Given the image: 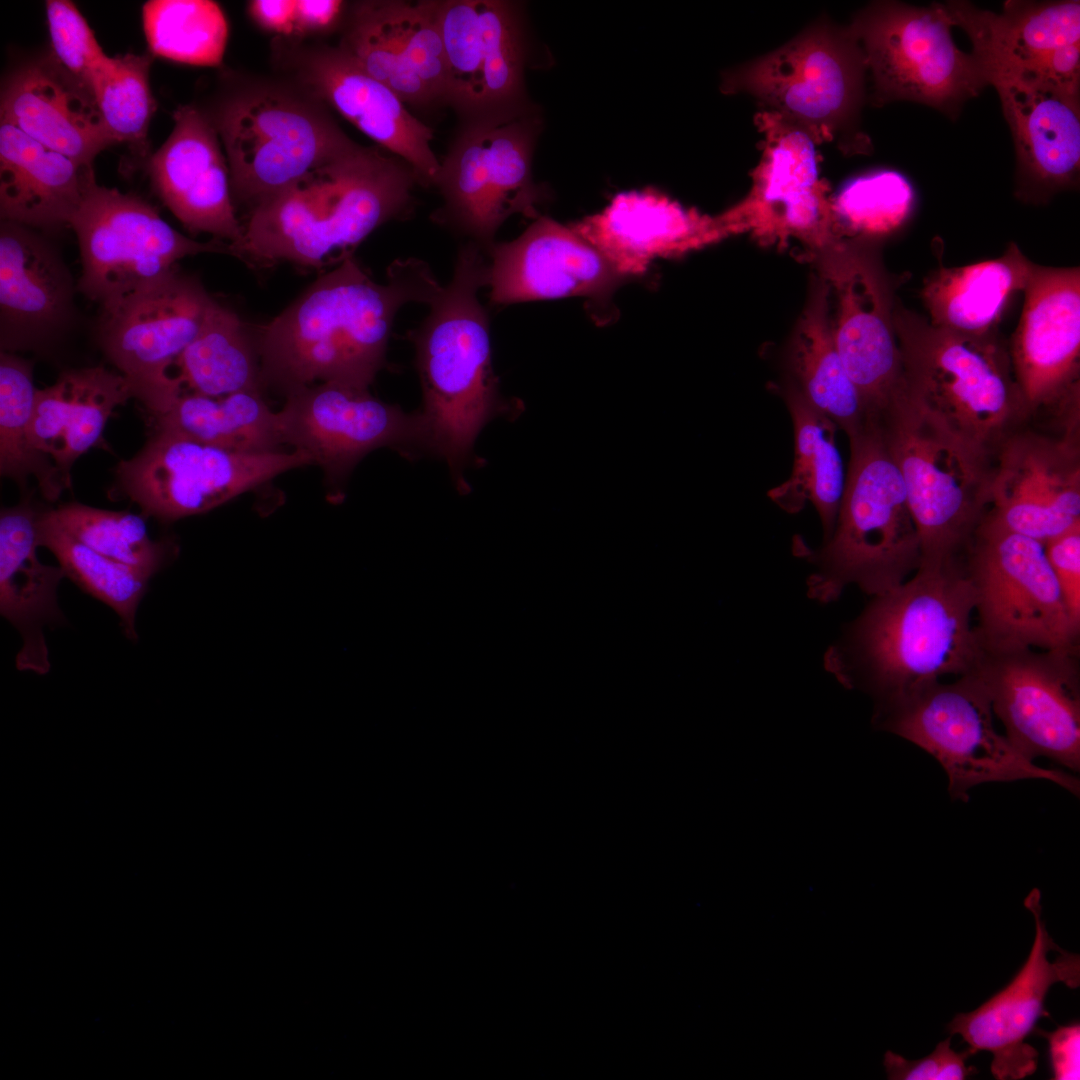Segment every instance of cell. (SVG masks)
Instances as JSON below:
<instances>
[{"label":"cell","mask_w":1080,"mask_h":1080,"mask_svg":"<svg viewBox=\"0 0 1080 1080\" xmlns=\"http://www.w3.org/2000/svg\"><path fill=\"white\" fill-rule=\"evenodd\" d=\"M441 287L415 258L393 262L385 284L344 258L262 328L261 379L285 392L315 381L369 390L399 309L429 304Z\"/></svg>","instance_id":"6da1fadb"},{"label":"cell","mask_w":1080,"mask_h":1080,"mask_svg":"<svg viewBox=\"0 0 1080 1080\" xmlns=\"http://www.w3.org/2000/svg\"><path fill=\"white\" fill-rule=\"evenodd\" d=\"M975 593L963 565L919 568L872 596L825 654L846 686L890 704L919 687L971 673L980 654L972 625Z\"/></svg>","instance_id":"7a4b0ae2"},{"label":"cell","mask_w":1080,"mask_h":1080,"mask_svg":"<svg viewBox=\"0 0 1080 1080\" xmlns=\"http://www.w3.org/2000/svg\"><path fill=\"white\" fill-rule=\"evenodd\" d=\"M419 181L402 159L351 143L253 206L231 255L250 265L320 268L350 256L377 227L403 212Z\"/></svg>","instance_id":"3957f363"},{"label":"cell","mask_w":1080,"mask_h":1080,"mask_svg":"<svg viewBox=\"0 0 1080 1080\" xmlns=\"http://www.w3.org/2000/svg\"><path fill=\"white\" fill-rule=\"evenodd\" d=\"M484 252L472 242L461 247L451 281L412 333L430 451L447 461L462 492L468 488L463 470L479 432L506 408L491 363L488 316L478 298L488 283Z\"/></svg>","instance_id":"277c9868"},{"label":"cell","mask_w":1080,"mask_h":1080,"mask_svg":"<svg viewBox=\"0 0 1080 1080\" xmlns=\"http://www.w3.org/2000/svg\"><path fill=\"white\" fill-rule=\"evenodd\" d=\"M850 460L830 537L811 552L808 596L837 600L856 585L872 596L907 580L921 564L920 539L901 474L877 421L850 436Z\"/></svg>","instance_id":"5b68a950"},{"label":"cell","mask_w":1080,"mask_h":1080,"mask_svg":"<svg viewBox=\"0 0 1080 1080\" xmlns=\"http://www.w3.org/2000/svg\"><path fill=\"white\" fill-rule=\"evenodd\" d=\"M877 422L905 485L920 539L919 568L961 565L990 508L995 456L956 434L904 389Z\"/></svg>","instance_id":"8992f818"},{"label":"cell","mask_w":1080,"mask_h":1080,"mask_svg":"<svg viewBox=\"0 0 1080 1080\" xmlns=\"http://www.w3.org/2000/svg\"><path fill=\"white\" fill-rule=\"evenodd\" d=\"M903 389L956 434L995 456L1029 418L1008 344L933 326L898 300L893 312Z\"/></svg>","instance_id":"52a82bcc"},{"label":"cell","mask_w":1080,"mask_h":1080,"mask_svg":"<svg viewBox=\"0 0 1080 1080\" xmlns=\"http://www.w3.org/2000/svg\"><path fill=\"white\" fill-rule=\"evenodd\" d=\"M867 69L850 27L820 20L778 49L727 71L726 94L747 93L815 143L837 141L845 154L867 153L859 129Z\"/></svg>","instance_id":"ba28073f"},{"label":"cell","mask_w":1080,"mask_h":1080,"mask_svg":"<svg viewBox=\"0 0 1080 1080\" xmlns=\"http://www.w3.org/2000/svg\"><path fill=\"white\" fill-rule=\"evenodd\" d=\"M877 719L938 761L954 800L967 801L979 784L1023 779L1048 780L1079 795L1074 775L1036 765L996 730L988 695L973 674L925 684L879 707Z\"/></svg>","instance_id":"9c48e42d"},{"label":"cell","mask_w":1080,"mask_h":1080,"mask_svg":"<svg viewBox=\"0 0 1080 1080\" xmlns=\"http://www.w3.org/2000/svg\"><path fill=\"white\" fill-rule=\"evenodd\" d=\"M945 4L927 7L878 1L849 26L873 78L872 101H913L957 117L963 103L988 85L979 60L954 43Z\"/></svg>","instance_id":"30bf717a"},{"label":"cell","mask_w":1080,"mask_h":1080,"mask_svg":"<svg viewBox=\"0 0 1080 1080\" xmlns=\"http://www.w3.org/2000/svg\"><path fill=\"white\" fill-rule=\"evenodd\" d=\"M963 567L975 593L980 646L1079 647L1080 625L1068 611L1042 542L985 515Z\"/></svg>","instance_id":"8fae6325"},{"label":"cell","mask_w":1080,"mask_h":1080,"mask_svg":"<svg viewBox=\"0 0 1080 1080\" xmlns=\"http://www.w3.org/2000/svg\"><path fill=\"white\" fill-rule=\"evenodd\" d=\"M81 259L77 289L101 313L177 270V262L200 253L231 255L230 244L200 242L170 226L141 197L95 182L73 216Z\"/></svg>","instance_id":"7c38bea8"},{"label":"cell","mask_w":1080,"mask_h":1080,"mask_svg":"<svg viewBox=\"0 0 1080 1080\" xmlns=\"http://www.w3.org/2000/svg\"><path fill=\"white\" fill-rule=\"evenodd\" d=\"M304 451L246 453L156 430L116 468L119 491L144 517L162 522L201 514L276 476L312 464Z\"/></svg>","instance_id":"4fadbf2b"},{"label":"cell","mask_w":1080,"mask_h":1080,"mask_svg":"<svg viewBox=\"0 0 1080 1080\" xmlns=\"http://www.w3.org/2000/svg\"><path fill=\"white\" fill-rule=\"evenodd\" d=\"M969 674L982 683L1006 738L1019 752L1079 771V647L980 646Z\"/></svg>","instance_id":"5bb4252c"},{"label":"cell","mask_w":1080,"mask_h":1080,"mask_svg":"<svg viewBox=\"0 0 1080 1080\" xmlns=\"http://www.w3.org/2000/svg\"><path fill=\"white\" fill-rule=\"evenodd\" d=\"M835 297L833 340L869 420H877L903 387L893 312L895 283L879 245L837 239L814 254Z\"/></svg>","instance_id":"9a60e30c"},{"label":"cell","mask_w":1080,"mask_h":1080,"mask_svg":"<svg viewBox=\"0 0 1080 1080\" xmlns=\"http://www.w3.org/2000/svg\"><path fill=\"white\" fill-rule=\"evenodd\" d=\"M215 128L227 155L232 195L253 206L352 143L313 107L269 92L230 100Z\"/></svg>","instance_id":"2e32d148"},{"label":"cell","mask_w":1080,"mask_h":1080,"mask_svg":"<svg viewBox=\"0 0 1080 1080\" xmlns=\"http://www.w3.org/2000/svg\"><path fill=\"white\" fill-rule=\"evenodd\" d=\"M755 122L764 139L751 190L716 217L727 236L748 231L761 244L779 246L797 238L815 254L839 239L816 143L775 112L763 110Z\"/></svg>","instance_id":"e0dca14e"},{"label":"cell","mask_w":1080,"mask_h":1080,"mask_svg":"<svg viewBox=\"0 0 1080 1080\" xmlns=\"http://www.w3.org/2000/svg\"><path fill=\"white\" fill-rule=\"evenodd\" d=\"M536 134L534 120L480 117L441 163L436 185L444 196L446 214L485 252L509 216L536 215L539 190L531 176Z\"/></svg>","instance_id":"ac0fdd59"},{"label":"cell","mask_w":1080,"mask_h":1080,"mask_svg":"<svg viewBox=\"0 0 1080 1080\" xmlns=\"http://www.w3.org/2000/svg\"><path fill=\"white\" fill-rule=\"evenodd\" d=\"M213 298L195 278L174 271L101 313L98 340L153 416L182 393L172 367L196 337Z\"/></svg>","instance_id":"d6986e66"},{"label":"cell","mask_w":1080,"mask_h":1080,"mask_svg":"<svg viewBox=\"0 0 1080 1080\" xmlns=\"http://www.w3.org/2000/svg\"><path fill=\"white\" fill-rule=\"evenodd\" d=\"M284 444L306 452L332 481H338L369 452L391 447L407 456L430 452L421 411L400 407L332 382L286 392L278 411Z\"/></svg>","instance_id":"ffe728a7"},{"label":"cell","mask_w":1080,"mask_h":1080,"mask_svg":"<svg viewBox=\"0 0 1080 1080\" xmlns=\"http://www.w3.org/2000/svg\"><path fill=\"white\" fill-rule=\"evenodd\" d=\"M1024 304L1008 344L1016 383L1029 416L1053 409L1079 412L1080 269L1034 263Z\"/></svg>","instance_id":"44dd1931"},{"label":"cell","mask_w":1080,"mask_h":1080,"mask_svg":"<svg viewBox=\"0 0 1080 1080\" xmlns=\"http://www.w3.org/2000/svg\"><path fill=\"white\" fill-rule=\"evenodd\" d=\"M1040 900L1037 888L1024 900L1035 920V938L1022 968L1002 990L977 1009L956 1014L947 1025L949 1035H961L972 1054H992L991 1072L997 1080H1019L1035 1073L1038 1051L1026 1039L1040 1017H1049L1045 1009L1049 989L1058 982L1071 989L1080 985V957L1049 936Z\"/></svg>","instance_id":"7402d4cb"},{"label":"cell","mask_w":1080,"mask_h":1080,"mask_svg":"<svg viewBox=\"0 0 1080 1080\" xmlns=\"http://www.w3.org/2000/svg\"><path fill=\"white\" fill-rule=\"evenodd\" d=\"M986 515L1043 544L1080 525L1079 431L1013 432L995 453Z\"/></svg>","instance_id":"603a6c76"},{"label":"cell","mask_w":1080,"mask_h":1080,"mask_svg":"<svg viewBox=\"0 0 1080 1080\" xmlns=\"http://www.w3.org/2000/svg\"><path fill=\"white\" fill-rule=\"evenodd\" d=\"M404 103L447 99L440 1H365L339 47Z\"/></svg>","instance_id":"cb8c5ba5"},{"label":"cell","mask_w":1080,"mask_h":1080,"mask_svg":"<svg viewBox=\"0 0 1080 1080\" xmlns=\"http://www.w3.org/2000/svg\"><path fill=\"white\" fill-rule=\"evenodd\" d=\"M495 305L571 296L602 298L627 278L572 227L538 217L518 238L488 251Z\"/></svg>","instance_id":"d4e9b609"},{"label":"cell","mask_w":1080,"mask_h":1080,"mask_svg":"<svg viewBox=\"0 0 1080 1080\" xmlns=\"http://www.w3.org/2000/svg\"><path fill=\"white\" fill-rule=\"evenodd\" d=\"M77 289L57 248L38 230L0 225L1 351H36L59 340L75 317Z\"/></svg>","instance_id":"484cf974"},{"label":"cell","mask_w":1080,"mask_h":1080,"mask_svg":"<svg viewBox=\"0 0 1080 1080\" xmlns=\"http://www.w3.org/2000/svg\"><path fill=\"white\" fill-rule=\"evenodd\" d=\"M173 120L169 137L147 161L155 193L189 232L237 243L243 227L215 126L189 105L180 106Z\"/></svg>","instance_id":"4316f807"},{"label":"cell","mask_w":1080,"mask_h":1080,"mask_svg":"<svg viewBox=\"0 0 1080 1080\" xmlns=\"http://www.w3.org/2000/svg\"><path fill=\"white\" fill-rule=\"evenodd\" d=\"M998 92L1017 158L1016 195L1043 203L1076 187L1080 171L1079 100L1005 73L987 75Z\"/></svg>","instance_id":"83f0119b"},{"label":"cell","mask_w":1080,"mask_h":1080,"mask_svg":"<svg viewBox=\"0 0 1080 1080\" xmlns=\"http://www.w3.org/2000/svg\"><path fill=\"white\" fill-rule=\"evenodd\" d=\"M572 228L627 278L656 258L680 256L727 237L717 217L685 210L656 191L621 193Z\"/></svg>","instance_id":"f1b7e54d"},{"label":"cell","mask_w":1080,"mask_h":1080,"mask_svg":"<svg viewBox=\"0 0 1080 1080\" xmlns=\"http://www.w3.org/2000/svg\"><path fill=\"white\" fill-rule=\"evenodd\" d=\"M303 75L318 96L406 162L421 183L436 185L441 163L431 148L432 131L350 55L341 48L317 51L307 59Z\"/></svg>","instance_id":"f546056e"},{"label":"cell","mask_w":1080,"mask_h":1080,"mask_svg":"<svg viewBox=\"0 0 1080 1080\" xmlns=\"http://www.w3.org/2000/svg\"><path fill=\"white\" fill-rule=\"evenodd\" d=\"M0 108L2 122L80 163L92 165L114 144L88 86L54 57L17 70L4 87Z\"/></svg>","instance_id":"4dcf8cb0"},{"label":"cell","mask_w":1080,"mask_h":1080,"mask_svg":"<svg viewBox=\"0 0 1080 1080\" xmlns=\"http://www.w3.org/2000/svg\"><path fill=\"white\" fill-rule=\"evenodd\" d=\"M38 517L28 503L1 511L0 612L23 640L17 669L44 675L50 661L43 627L66 622L57 603V587L66 575L37 557Z\"/></svg>","instance_id":"1f68e13d"},{"label":"cell","mask_w":1080,"mask_h":1080,"mask_svg":"<svg viewBox=\"0 0 1080 1080\" xmlns=\"http://www.w3.org/2000/svg\"><path fill=\"white\" fill-rule=\"evenodd\" d=\"M95 182L92 165L54 151L1 121V220L39 231L69 227Z\"/></svg>","instance_id":"d6a6232c"},{"label":"cell","mask_w":1080,"mask_h":1080,"mask_svg":"<svg viewBox=\"0 0 1080 1080\" xmlns=\"http://www.w3.org/2000/svg\"><path fill=\"white\" fill-rule=\"evenodd\" d=\"M953 25L972 41L985 75H1026L1060 47L1080 42V2L1006 1L996 14L966 1L945 4Z\"/></svg>","instance_id":"836d02e7"},{"label":"cell","mask_w":1080,"mask_h":1080,"mask_svg":"<svg viewBox=\"0 0 1080 1080\" xmlns=\"http://www.w3.org/2000/svg\"><path fill=\"white\" fill-rule=\"evenodd\" d=\"M1034 266L1012 242L997 258L960 267L942 264L924 280L921 298L936 327L972 336L998 331L1012 297L1023 292Z\"/></svg>","instance_id":"e575fe53"},{"label":"cell","mask_w":1080,"mask_h":1080,"mask_svg":"<svg viewBox=\"0 0 1080 1080\" xmlns=\"http://www.w3.org/2000/svg\"><path fill=\"white\" fill-rule=\"evenodd\" d=\"M829 297V285L818 276L790 343L788 365L793 381L788 385L849 438L869 420L833 340Z\"/></svg>","instance_id":"d590c367"},{"label":"cell","mask_w":1080,"mask_h":1080,"mask_svg":"<svg viewBox=\"0 0 1080 1080\" xmlns=\"http://www.w3.org/2000/svg\"><path fill=\"white\" fill-rule=\"evenodd\" d=\"M794 433V461L789 478L768 496L788 513L807 502L816 509L826 541L835 526L845 474L836 444L835 423L810 405L792 386L784 389Z\"/></svg>","instance_id":"8d00e7d4"},{"label":"cell","mask_w":1080,"mask_h":1080,"mask_svg":"<svg viewBox=\"0 0 1080 1080\" xmlns=\"http://www.w3.org/2000/svg\"><path fill=\"white\" fill-rule=\"evenodd\" d=\"M156 430L246 453L278 450L284 444L279 415L260 389L222 397L182 392L163 414L154 416Z\"/></svg>","instance_id":"74e56055"},{"label":"cell","mask_w":1080,"mask_h":1080,"mask_svg":"<svg viewBox=\"0 0 1080 1080\" xmlns=\"http://www.w3.org/2000/svg\"><path fill=\"white\" fill-rule=\"evenodd\" d=\"M172 368L182 392L210 397L260 389L262 380L244 324L235 312L214 299L198 334Z\"/></svg>","instance_id":"f35d334b"},{"label":"cell","mask_w":1080,"mask_h":1080,"mask_svg":"<svg viewBox=\"0 0 1080 1080\" xmlns=\"http://www.w3.org/2000/svg\"><path fill=\"white\" fill-rule=\"evenodd\" d=\"M37 389L33 383V363L15 353H0V471L24 485L34 476L42 495L58 499L70 488L53 460L32 450L28 428Z\"/></svg>","instance_id":"ab89813d"},{"label":"cell","mask_w":1080,"mask_h":1080,"mask_svg":"<svg viewBox=\"0 0 1080 1080\" xmlns=\"http://www.w3.org/2000/svg\"><path fill=\"white\" fill-rule=\"evenodd\" d=\"M37 531L39 546L51 551L66 577L109 606L119 616L125 636L137 641L136 612L151 577L79 542L58 524L50 511L39 513Z\"/></svg>","instance_id":"60d3db41"},{"label":"cell","mask_w":1080,"mask_h":1080,"mask_svg":"<svg viewBox=\"0 0 1080 1080\" xmlns=\"http://www.w3.org/2000/svg\"><path fill=\"white\" fill-rule=\"evenodd\" d=\"M50 387L60 413L63 440L59 470L71 481L73 463L100 445L113 410L133 395L122 374L103 366L66 370Z\"/></svg>","instance_id":"b9f144b4"},{"label":"cell","mask_w":1080,"mask_h":1080,"mask_svg":"<svg viewBox=\"0 0 1080 1080\" xmlns=\"http://www.w3.org/2000/svg\"><path fill=\"white\" fill-rule=\"evenodd\" d=\"M151 53L180 63L218 66L228 39L220 6L207 0H151L142 8Z\"/></svg>","instance_id":"7bdbcfd3"},{"label":"cell","mask_w":1080,"mask_h":1080,"mask_svg":"<svg viewBox=\"0 0 1080 1080\" xmlns=\"http://www.w3.org/2000/svg\"><path fill=\"white\" fill-rule=\"evenodd\" d=\"M831 205L840 239L880 245L911 220L917 195L903 174L880 169L847 181Z\"/></svg>","instance_id":"ee69618b"},{"label":"cell","mask_w":1080,"mask_h":1080,"mask_svg":"<svg viewBox=\"0 0 1080 1080\" xmlns=\"http://www.w3.org/2000/svg\"><path fill=\"white\" fill-rule=\"evenodd\" d=\"M147 54L107 56L91 73L88 87L102 124L113 143H126L142 156L156 109L149 82Z\"/></svg>","instance_id":"f6af8a7d"},{"label":"cell","mask_w":1080,"mask_h":1080,"mask_svg":"<svg viewBox=\"0 0 1080 1080\" xmlns=\"http://www.w3.org/2000/svg\"><path fill=\"white\" fill-rule=\"evenodd\" d=\"M50 513L79 542L150 577L164 566L171 552H174L170 543L151 539L144 518L136 514L80 503H66L50 510Z\"/></svg>","instance_id":"bcb514c9"},{"label":"cell","mask_w":1080,"mask_h":1080,"mask_svg":"<svg viewBox=\"0 0 1080 1080\" xmlns=\"http://www.w3.org/2000/svg\"><path fill=\"white\" fill-rule=\"evenodd\" d=\"M478 5L477 61L482 73L480 117H515L523 92L524 52L519 21L508 2L478 0Z\"/></svg>","instance_id":"7dc6e473"},{"label":"cell","mask_w":1080,"mask_h":1080,"mask_svg":"<svg viewBox=\"0 0 1080 1080\" xmlns=\"http://www.w3.org/2000/svg\"><path fill=\"white\" fill-rule=\"evenodd\" d=\"M440 29L448 72L447 101L466 112L482 107V73L477 61L480 39L478 0L440 1Z\"/></svg>","instance_id":"c3c4849f"},{"label":"cell","mask_w":1080,"mask_h":1080,"mask_svg":"<svg viewBox=\"0 0 1080 1080\" xmlns=\"http://www.w3.org/2000/svg\"><path fill=\"white\" fill-rule=\"evenodd\" d=\"M45 8L54 59L88 86L92 71L108 55L74 3L48 0Z\"/></svg>","instance_id":"681fc988"},{"label":"cell","mask_w":1080,"mask_h":1080,"mask_svg":"<svg viewBox=\"0 0 1080 1080\" xmlns=\"http://www.w3.org/2000/svg\"><path fill=\"white\" fill-rule=\"evenodd\" d=\"M951 1038L939 1042L932 1053L917 1059L908 1060L892 1051L884 1054L883 1065L890 1080H963L977 1072L974 1066H967L966 1059L972 1053L966 1049L957 1052L951 1047Z\"/></svg>","instance_id":"f907efd6"},{"label":"cell","mask_w":1080,"mask_h":1080,"mask_svg":"<svg viewBox=\"0 0 1080 1080\" xmlns=\"http://www.w3.org/2000/svg\"><path fill=\"white\" fill-rule=\"evenodd\" d=\"M1044 548L1068 611L1080 625V525L1048 540Z\"/></svg>","instance_id":"816d5d0a"},{"label":"cell","mask_w":1080,"mask_h":1080,"mask_svg":"<svg viewBox=\"0 0 1080 1080\" xmlns=\"http://www.w3.org/2000/svg\"><path fill=\"white\" fill-rule=\"evenodd\" d=\"M1045 1037L1049 1045V1058L1054 1080H1075L1080 1078V1025L1074 1022L1059 1026L1055 1031L1046 1032L1035 1029Z\"/></svg>","instance_id":"f5cc1de1"},{"label":"cell","mask_w":1080,"mask_h":1080,"mask_svg":"<svg viewBox=\"0 0 1080 1080\" xmlns=\"http://www.w3.org/2000/svg\"><path fill=\"white\" fill-rule=\"evenodd\" d=\"M252 19L270 32L295 34L296 1L254 0L249 3Z\"/></svg>","instance_id":"db71d44e"},{"label":"cell","mask_w":1080,"mask_h":1080,"mask_svg":"<svg viewBox=\"0 0 1080 1080\" xmlns=\"http://www.w3.org/2000/svg\"><path fill=\"white\" fill-rule=\"evenodd\" d=\"M343 7L339 0L296 1L295 34L315 33L330 28Z\"/></svg>","instance_id":"11a10c76"}]
</instances>
